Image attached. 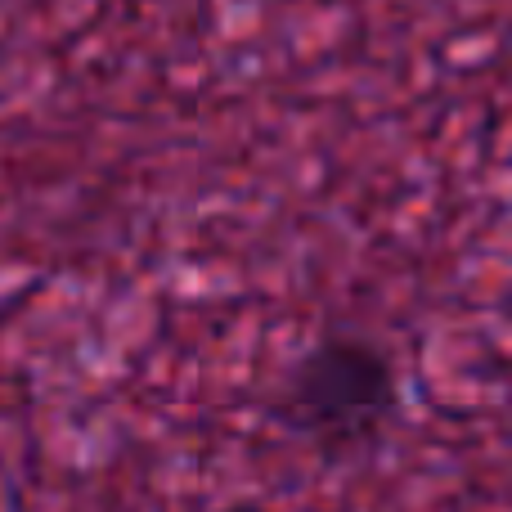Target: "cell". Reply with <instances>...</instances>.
Here are the masks:
<instances>
[{"mask_svg":"<svg viewBox=\"0 0 512 512\" xmlns=\"http://www.w3.org/2000/svg\"><path fill=\"white\" fill-rule=\"evenodd\" d=\"M265 414L324 463L364 459L405 418L400 364L378 337L328 328L283 364Z\"/></svg>","mask_w":512,"mask_h":512,"instance_id":"obj_1","label":"cell"},{"mask_svg":"<svg viewBox=\"0 0 512 512\" xmlns=\"http://www.w3.org/2000/svg\"><path fill=\"white\" fill-rule=\"evenodd\" d=\"M212 512H274V508L256 504V499H239V504H225V508H212Z\"/></svg>","mask_w":512,"mask_h":512,"instance_id":"obj_2","label":"cell"}]
</instances>
